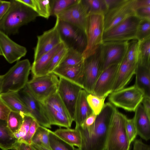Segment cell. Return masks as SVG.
<instances>
[{
  "instance_id": "6da1fadb",
  "label": "cell",
  "mask_w": 150,
  "mask_h": 150,
  "mask_svg": "<svg viewBox=\"0 0 150 150\" xmlns=\"http://www.w3.org/2000/svg\"><path fill=\"white\" fill-rule=\"evenodd\" d=\"M116 109L110 103H107L93 125L84 128L75 127L81 137L79 150H105L109 127Z\"/></svg>"
},
{
  "instance_id": "7a4b0ae2",
  "label": "cell",
  "mask_w": 150,
  "mask_h": 150,
  "mask_svg": "<svg viewBox=\"0 0 150 150\" xmlns=\"http://www.w3.org/2000/svg\"><path fill=\"white\" fill-rule=\"evenodd\" d=\"M10 1L8 9L0 21V31L8 36L17 33L20 27L38 16L36 12L19 0Z\"/></svg>"
},
{
  "instance_id": "3957f363",
  "label": "cell",
  "mask_w": 150,
  "mask_h": 150,
  "mask_svg": "<svg viewBox=\"0 0 150 150\" xmlns=\"http://www.w3.org/2000/svg\"><path fill=\"white\" fill-rule=\"evenodd\" d=\"M127 117L116 109L109 127L105 150H129V143L125 128Z\"/></svg>"
},
{
  "instance_id": "277c9868",
  "label": "cell",
  "mask_w": 150,
  "mask_h": 150,
  "mask_svg": "<svg viewBox=\"0 0 150 150\" xmlns=\"http://www.w3.org/2000/svg\"><path fill=\"white\" fill-rule=\"evenodd\" d=\"M29 60L18 61L3 75L2 93L18 92L26 85L31 69Z\"/></svg>"
},
{
  "instance_id": "5b68a950",
  "label": "cell",
  "mask_w": 150,
  "mask_h": 150,
  "mask_svg": "<svg viewBox=\"0 0 150 150\" xmlns=\"http://www.w3.org/2000/svg\"><path fill=\"white\" fill-rule=\"evenodd\" d=\"M41 102L51 125L71 127L73 121L57 91Z\"/></svg>"
},
{
  "instance_id": "8992f818",
  "label": "cell",
  "mask_w": 150,
  "mask_h": 150,
  "mask_svg": "<svg viewBox=\"0 0 150 150\" xmlns=\"http://www.w3.org/2000/svg\"><path fill=\"white\" fill-rule=\"evenodd\" d=\"M103 71L101 45L84 60L81 82L82 88L88 93H92L95 83Z\"/></svg>"
},
{
  "instance_id": "52a82bcc",
  "label": "cell",
  "mask_w": 150,
  "mask_h": 150,
  "mask_svg": "<svg viewBox=\"0 0 150 150\" xmlns=\"http://www.w3.org/2000/svg\"><path fill=\"white\" fill-rule=\"evenodd\" d=\"M104 32V15L87 16L84 31L87 45L82 54L84 59L93 54L103 43Z\"/></svg>"
},
{
  "instance_id": "ba28073f",
  "label": "cell",
  "mask_w": 150,
  "mask_h": 150,
  "mask_svg": "<svg viewBox=\"0 0 150 150\" xmlns=\"http://www.w3.org/2000/svg\"><path fill=\"white\" fill-rule=\"evenodd\" d=\"M144 96L143 92L134 84L112 92L109 94L110 103L115 107L130 112H134L141 103Z\"/></svg>"
},
{
  "instance_id": "9c48e42d",
  "label": "cell",
  "mask_w": 150,
  "mask_h": 150,
  "mask_svg": "<svg viewBox=\"0 0 150 150\" xmlns=\"http://www.w3.org/2000/svg\"><path fill=\"white\" fill-rule=\"evenodd\" d=\"M141 19L131 16L104 32L103 42L127 41L136 38L137 28Z\"/></svg>"
},
{
  "instance_id": "30bf717a",
  "label": "cell",
  "mask_w": 150,
  "mask_h": 150,
  "mask_svg": "<svg viewBox=\"0 0 150 150\" xmlns=\"http://www.w3.org/2000/svg\"><path fill=\"white\" fill-rule=\"evenodd\" d=\"M59 82L58 77L52 72L33 76L26 86L35 98L42 102L57 91Z\"/></svg>"
},
{
  "instance_id": "8fae6325",
  "label": "cell",
  "mask_w": 150,
  "mask_h": 150,
  "mask_svg": "<svg viewBox=\"0 0 150 150\" xmlns=\"http://www.w3.org/2000/svg\"><path fill=\"white\" fill-rule=\"evenodd\" d=\"M56 17L54 26L37 36V45L34 49V61L64 41L59 30V20L58 17Z\"/></svg>"
},
{
  "instance_id": "7c38bea8",
  "label": "cell",
  "mask_w": 150,
  "mask_h": 150,
  "mask_svg": "<svg viewBox=\"0 0 150 150\" xmlns=\"http://www.w3.org/2000/svg\"><path fill=\"white\" fill-rule=\"evenodd\" d=\"M134 0H122L115 6L108 10L104 15V32L129 17L135 15Z\"/></svg>"
},
{
  "instance_id": "4fadbf2b",
  "label": "cell",
  "mask_w": 150,
  "mask_h": 150,
  "mask_svg": "<svg viewBox=\"0 0 150 150\" xmlns=\"http://www.w3.org/2000/svg\"><path fill=\"white\" fill-rule=\"evenodd\" d=\"M57 91L74 121L76 103L81 90L77 84L62 77H59Z\"/></svg>"
},
{
  "instance_id": "5bb4252c",
  "label": "cell",
  "mask_w": 150,
  "mask_h": 150,
  "mask_svg": "<svg viewBox=\"0 0 150 150\" xmlns=\"http://www.w3.org/2000/svg\"><path fill=\"white\" fill-rule=\"evenodd\" d=\"M17 92L34 120L40 125L51 128V125L46 116L42 103L35 98L26 86Z\"/></svg>"
},
{
  "instance_id": "9a60e30c",
  "label": "cell",
  "mask_w": 150,
  "mask_h": 150,
  "mask_svg": "<svg viewBox=\"0 0 150 150\" xmlns=\"http://www.w3.org/2000/svg\"><path fill=\"white\" fill-rule=\"evenodd\" d=\"M127 41L103 42L101 45L103 70L112 64L121 62L126 52Z\"/></svg>"
},
{
  "instance_id": "2e32d148",
  "label": "cell",
  "mask_w": 150,
  "mask_h": 150,
  "mask_svg": "<svg viewBox=\"0 0 150 150\" xmlns=\"http://www.w3.org/2000/svg\"><path fill=\"white\" fill-rule=\"evenodd\" d=\"M55 16L84 32L87 14L82 0H78Z\"/></svg>"
},
{
  "instance_id": "e0dca14e",
  "label": "cell",
  "mask_w": 150,
  "mask_h": 150,
  "mask_svg": "<svg viewBox=\"0 0 150 150\" xmlns=\"http://www.w3.org/2000/svg\"><path fill=\"white\" fill-rule=\"evenodd\" d=\"M120 63L112 64L102 71L95 83L92 94L103 96L109 95L112 92Z\"/></svg>"
},
{
  "instance_id": "ac0fdd59",
  "label": "cell",
  "mask_w": 150,
  "mask_h": 150,
  "mask_svg": "<svg viewBox=\"0 0 150 150\" xmlns=\"http://www.w3.org/2000/svg\"><path fill=\"white\" fill-rule=\"evenodd\" d=\"M0 50L2 55L10 64L18 61L27 52L25 47L16 43L0 31Z\"/></svg>"
},
{
  "instance_id": "d6986e66",
  "label": "cell",
  "mask_w": 150,
  "mask_h": 150,
  "mask_svg": "<svg viewBox=\"0 0 150 150\" xmlns=\"http://www.w3.org/2000/svg\"><path fill=\"white\" fill-rule=\"evenodd\" d=\"M136 66L129 63L124 57L120 64L112 88V92L124 88L135 74Z\"/></svg>"
},
{
  "instance_id": "ffe728a7",
  "label": "cell",
  "mask_w": 150,
  "mask_h": 150,
  "mask_svg": "<svg viewBox=\"0 0 150 150\" xmlns=\"http://www.w3.org/2000/svg\"><path fill=\"white\" fill-rule=\"evenodd\" d=\"M75 27L68 23L59 20V28L61 36L74 40L83 53L87 45L86 36L83 31L79 29L76 30Z\"/></svg>"
},
{
  "instance_id": "44dd1931",
  "label": "cell",
  "mask_w": 150,
  "mask_h": 150,
  "mask_svg": "<svg viewBox=\"0 0 150 150\" xmlns=\"http://www.w3.org/2000/svg\"><path fill=\"white\" fill-rule=\"evenodd\" d=\"M66 43L64 40L51 50L42 55L38 59L33 61L31 69L33 76L46 75V70L53 57Z\"/></svg>"
},
{
  "instance_id": "7402d4cb",
  "label": "cell",
  "mask_w": 150,
  "mask_h": 150,
  "mask_svg": "<svg viewBox=\"0 0 150 150\" xmlns=\"http://www.w3.org/2000/svg\"><path fill=\"white\" fill-rule=\"evenodd\" d=\"M133 117L137 135L146 141L150 139V118L141 103L137 107Z\"/></svg>"
},
{
  "instance_id": "603a6c76",
  "label": "cell",
  "mask_w": 150,
  "mask_h": 150,
  "mask_svg": "<svg viewBox=\"0 0 150 150\" xmlns=\"http://www.w3.org/2000/svg\"><path fill=\"white\" fill-rule=\"evenodd\" d=\"M88 93L82 89L80 91L75 105L74 121L76 127L80 126L93 113L87 100Z\"/></svg>"
},
{
  "instance_id": "cb8c5ba5",
  "label": "cell",
  "mask_w": 150,
  "mask_h": 150,
  "mask_svg": "<svg viewBox=\"0 0 150 150\" xmlns=\"http://www.w3.org/2000/svg\"><path fill=\"white\" fill-rule=\"evenodd\" d=\"M83 62L75 66L57 67L52 72L58 77L67 79L81 87V82Z\"/></svg>"
},
{
  "instance_id": "d4e9b609",
  "label": "cell",
  "mask_w": 150,
  "mask_h": 150,
  "mask_svg": "<svg viewBox=\"0 0 150 150\" xmlns=\"http://www.w3.org/2000/svg\"><path fill=\"white\" fill-rule=\"evenodd\" d=\"M135 74L134 85L143 92L144 96L150 97V67L137 63Z\"/></svg>"
},
{
  "instance_id": "484cf974",
  "label": "cell",
  "mask_w": 150,
  "mask_h": 150,
  "mask_svg": "<svg viewBox=\"0 0 150 150\" xmlns=\"http://www.w3.org/2000/svg\"><path fill=\"white\" fill-rule=\"evenodd\" d=\"M0 98L11 111L22 113L31 116L17 92L9 91L1 93L0 95Z\"/></svg>"
},
{
  "instance_id": "4316f807",
  "label": "cell",
  "mask_w": 150,
  "mask_h": 150,
  "mask_svg": "<svg viewBox=\"0 0 150 150\" xmlns=\"http://www.w3.org/2000/svg\"><path fill=\"white\" fill-rule=\"evenodd\" d=\"M18 141L8 127L6 121L0 119V148L2 150H14Z\"/></svg>"
},
{
  "instance_id": "83f0119b",
  "label": "cell",
  "mask_w": 150,
  "mask_h": 150,
  "mask_svg": "<svg viewBox=\"0 0 150 150\" xmlns=\"http://www.w3.org/2000/svg\"><path fill=\"white\" fill-rule=\"evenodd\" d=\"M56 135L68 143L79 148L81 144V137L79 131L76 129L59 128L54 132Z\"/></svg>"
},
{
  "instance_id": "f1b7e54d",
  "label": "cell",
  "mask_w": 150,
  "mask_h": 150,
  "mask_svg": "<svg viewBox=\"0 0 150 150\" xmlns=\"http://www.w3.org/2000/svg\"><path fill=\"white\" fill-rule=\"evenodd\" d=\"M82 52L72 47H69L65 56L57 67L73 66L82 63L84 58Z\"/></svg>"
},
{
  "instance_id": "f546056e",
  "label": "cell",
  "mask_w": 150,
  "mask_h": 150,
  "mask_svg": "<svg viewBox=\"0 0 150 150\" xmlns=\"http://www.w3.org/2000/svg\"><path fill=\"white\" fill-rule=\"evenodd\" d=\"M87 16L92 15H104L108 10L105 0H82Z\"/></svg>"
},
{
  "instance_id": "4dcf8cb0",
  "label": "cell",
  "mask_w": 150,
  "mask_h": 150,
  "mask_svg": "<svg viewBox=\"0 0 150 150\" xmlns=\"http://www.w3.org/2000/svg\"><path fill=\"white\" fill-rule=\"evenodd\" d=\"M127 43L124 58L129 63L136 65L138 60L140 41L136 38L127 41Z\"/></svg>"
},
{
  "instance_id": "1f68e13d",
  "label": "cell",
  "mask_w": 150,
  "mask_h": 150,
  "mask_svg": "<svg viewBox=\"0 0 150 150\" xmlns=\"http://www.w3.org/2000/svg\"><path fill=\"white\" fill-rule=\"evenodd\" d=\"M49 144L52 150H79L61 139L49 129Z\"/></svg>"
},
{
  "instance_id": "d6a6232c",
  "label": "cell",
  "mask_w": 150,
  "mask_h": 150,
  "mask_svg": "<svg viewBox=\"0 0 150 150\" xmlns=\"http://www.w3.org/2000/svg\"><path fill=\"white\" fill-rule=\"evenodd\" d=\"M48 134V129L39 125L32 138L31 143L41 145L52 150L49 144Z\"/></svg>"
},
{
  "instance_id": "836d02e7",
  "label": "cell",
  "mask_w": 150,
  "mask_h": 150,
  "mask_svg": "<svg viewBox=\"0 0 150 150\" xmlns=\"http://www.w3.org/2000/svg\"><path fill=\"white\" fill-rule=\"evenodd\" d=\"M150 38L140 42L138 60L139 63L150 67Z\"/></svg>"
},
{
  "instance_id": "e575fe53",
  "label": "cell",
  "mask_w": 150,
  "mask_h": 150,
  "mask_svg": "<svg viewBox=\"0 0 150 150\" xmlns=\"http://www.w3.org/2000/svg\"><path fill=\"white\" fill-rule=\"evenodd\" d=\"M109 95L99 96L92 93L88 94L87 97L88 103L93 112L96 115L100 113L104 107L105 99Z\"/></svg>"
},
{
  "instance_id": "d590c367",
  "label": "cell",
  "mask_w": 150,
  "mask_h": 150,
  "mask_svg": "<svg viewBox=\"0 0 150 150\" xmlns=\"http://www.w3.org/2000/svg\"><path fill=\"white\" fill-rule=\"evenodd\" d=\"M24 114L11 111L6 121L7 126L13 133L18 132L23 121Z\"/></svg>"
},
{
  "instance_id": "8d00e7d4",
  "label": "cell",
  "mask_w": 150,
  "mask_h": 150,
  "mask_svg": "<svg viewBox=\"0 0 150 150\" xmlns=\"http://www.w3.org/2000/svg\"><path fill=\"white\" fill-rule=\"evenodd\" d=\"M150 38V19L140 20L138 25L136 38L142 42Z\"/></svg>"
},
{
  "instance_id": "74e56055",
  "label": "cell",
  "mask_w": 150,
  "mask_h": 150,
  "mask_svg": "<svg viewBox=\"0 0 150 150\" xmlns=\"http://www.w3.org/2000/svg\"><path fill=\"white\" fill-rule=\"evenodd\" d=\"M78 0H51V15H56L76 3Z\"/></svg>"
},
{
  "instance_id": "f35d334b",
  "label": "cell",
  "mask_w": 150,
  "mask_h": 150,
  "mask_svg": "<svg viewBox=\"0 0 150 150\" xmlns=\"http://www.w3.org/2000/svg\"><path fill=\"white\" fill-rule=\"evenodd\" d=\"M34 120L30 115L24 114L23 121L21 128L18 132L13 133L14 136L19 141L24 142Z\"/></svg>"
},
{
  "instance_id": "ab89813d",
  "label": "cell",
  "mask_w": 150,
  "mask_h": 150,
  "mask_svg": "<svg viewBox=\"0 0 150 150\" xmlns=\"http://www.w3.org/2000/svg\"><path fill=\"white\" fill-rule=\"evenodd\" d=\"M69 46L66 44L54 55L46 71V75L52 73L57 67L66 55Z\"/></svg>"
},
{
  "instance_id": "60d3db41",
  "label": "cell",
  "mask_w": 150,
  "mask_h": 150,
  "mask_svg": "<svg viewBox=\"0 0 150 150\" xmlns=\"http://www.w3.org/2000/svg\"><path fill=\"white\" fill-rule=\"evenodd\" d=\"M36 12L38 16L48 19L51 15V0H35Z\"/></svg>"
},
{
  "instance_id": "b9f144b4",
  "label": "cell",
  "mask_w": 150,
  "mask_h": 150,
  "mask_svg": "<svg viewBox=\"0 0 150 150\" xmlns=\"http://www.w3.org/2000/svg\"><path fill=\"white\" fill-rule=\"evenodd\" d=\"M126 132L129 143L133 142L137 135L133 117L127 119L125 124Z\"/></svg>"
},
{
  "instance_id": "7bdbcfd3",
  "label": "cell",
  "mask_w": 150,
  "mask_h": 150,
  "mask_svg": "<svg viewBox=\"0 0 150 150\" xmlns=\"http://www.w3.org/2000/svg\"><path fill=\"white\" fill-rule=\"evenodd\" d=\"M39 125H40L35 120H33L31 123L24 142L29 145L31 144L32 138Z\"/></svg>"
},
{
  "instance_id": "ee69618b",
  "label": "cell",
  "mask_w": 150,
  "mask_h": 150,
  "mask_svg": "<svg viewBox=\"0 0 150 150\" xmlns=\"http://www.w3.org/2000/svg\"><path fill=\"white\" fill-rule=\"evenodd\" d=\"M135 15L141 19H150V6L138 8L135 10Z\"/></svg>"
},
{
  "instance_id": "f6af8a7d",
  "label": "cell",
  "mask_w": 150,
  "mask_h": 150,
  "mask_svg": "<svg viewBox=\"0 0 150 150\" xmlns=\"http://www.w3.org/2000/svg\"><path fill=\"white\" fill-rule=\"evenodd\" d=\"M11 110L0 98V119L7 121Z\"/></svg>"
},
{
  "instance_id": "bcb514c9",
  "label": "cell",
  "mask_w": 150,
  "mask_h": 150,
  "mask_svg": "<svg viewBox=\"0 0 150 150\" xmlns=\"http://www.w3.org/2000/svg\"><path fill=\"white\" fill-rule=\"evenodd\" d=\"M132 150H150L149 145L143 142L141 139H135L133 144Z\"/></svg>"
},
{
  "instance_id": "7dc6e473",
  "label": "cell",
  "mask_w": 150,
  "mask_h": 150,
  "mask_svg": "<svg viewBox=\"0 0 150 150\" xmlns=\"http://www.w3.org/2000/svg\"><path fill=\"white\" fill-rule=\"evenodd\" d=\"M96 116L93 112L85 120L80 126L82 128H84L91 126L94 122Z\"/></svg>"
},
{
  "instance_id": "c3c4849f",
  "label": "cell",
  "mask_w": 150,
  "mask_h": 150,
  "mask_svg": "<svg viewBox=\"0 0 150 150\" xmlns=\"http://www.w3.org/2000/svg\"><path fill=\"white\" fill-rule=\"evenodd\" d=\"M10 5L9 1H2L0 4V21L8 9Z\"/></svg>"
},
{
  "instance_id": "681fc988",
  "label": "cell",
  "mask_w": 150,
  "mask_h": 150,
  "mask_svg": "<svg viewBox=\"0 0 150 150\" xmlns=\"http://www.w3.org/2000/svg\"><path fill=\"white\" fill-rule=\"evenodd\" d=\"M141 103L146 114L150 118V97L144 96Z\"/></svg>"
},
{
  "instance_id": "f907efd6",
  "label": "cell",
  "mask_w": 150,
  "mask_h": 150,
  "mask_svg": "<svg viewBox=\"0 0 150 150\" xmlns=\"http://www.w3.org/2000/svg\"><path fill=\"white\" fill-rule=\"evenodd\" d=\"M150 6V0H134V9L135 10L139 8Z\"/></svg>"
},
{
  "instance_id": "816d5d0a",
  "label": "cell",
  "mask_w": 150,
  "mask_h": 150,
  "mask_svg": "<svg viewBox=\"0 0 150 150\" xmlns=\"http://www.w3.org/2000/svg\"><path fill=\"white\" fill-rule=\"evenodd\" d=\"M29 144L22 141H18L16 144L14 150H30Z\"/></svg>"
},
{
  "instance_id": "f5cc1de1",
  "label": "cell",
  "mask_w": 150,
  "mask_h": 150,
  "mask_svg": "<svg viewBox=\"0 0 150 150\" xmlns=\"http://www.w3.org/2000/svg\"><path fill=\"white\" fill-rule=\"evenodd\" d=\"M19 0L20 2L29 7L36 12V6L35 0Z\"/></svg>"
},
{
  "instance_id": "db71d44e",
  "label": "cell",
  "mask_w": 150,
  "mask_h": 150,
  "mask_svg": "<svg viewBox=\"0 0 150 150\" xmlns=\"http://www.w3.org/2000/svg\"><path fill=\"white\" fill-rule=\"evenodd\" d=\"M108 10L120 4L122 0H105Z\"/></svg>"
},
{
  "instance_id": "11a10c76",
  "label": "cell",
  "mask_w": 150,
  "mask_h": 150,
  "mask_svg": "<svg viewBox=\"0 0 150 150\" xmlns=\"http://www.w3.org/2000/svg\"><path fill=\"white\" fill-rule=\"evenodd\" d=\"M36 150H50L45 147L41 145L32 143L31 144Z\"/></svg>"
},
{
  "instance_id": "9f6ffc18",
  "label": "cell",
  "mask_w": 150,
  "mask_h": 150,
  "mask_svg": "<svg viewBox=\"0 0 150 150\" xmlns=\"http://www.w3.org/2000/svg\"><path fill=\"white\" fill-rule=\"evenodd\" d=\"M3 75H0V95L2 93Z\"/></svg>"
},
{
  "instance_id": "6f0895ef",
  "label": "cell",
  "mask_w": 150,
  "mask_h": 150,
  "mask_svg": "<svg viewBox=\"0 0 150 150\" xmlns=\"http://www.w3.org/2000/svg\"><path fill=\"white\" fill-rule=\"evenodd\" d=\"M29 147L30 150H36L35 148H34L31 145H29Z\"/></svg>"
},
{
  "instance_id": "680465c9",
  "label": "cell",
  "mask_w": 150,
  "mask_h": 150,
  "mask_svg": "<svg viewBox=\"0 0 150 150\" xmlns=\"http://www.w3.org/2000/svg\"><path fill=\"white\" fill-rule=\"evenodd\" d=\"M0 55H2V54H1V52L0 51Z\"/></svg>"
},
{
  "instance_id": "91938a15",
  "label": "cell",
  "mask_w": 150,
  "mask_h": 150,
  "mask_svg": "<svg viewBox=\"0 0 150 150\" xmlns=\"http://www.w3.org/2000/svg\"><path fill=\"white\" fill-rule=\"evenodd\" d=\"M1 1H2V0H1V1H0V4H1Z\"/></svg>"
},
{
  "instance_id": "94428289",
  "label": "cell",
  "mask_w": 150,
  "mask_h": 150,
  "mask_svg": "<svg viewBox=\"0 0 150 150\" xmlns=\"http://www.w3.org/2000/svg\"><path fill=\"white\" fill-rule=\"evenodd\" d=\"M1 0H0V1H1Z\"/></svg>"
}]
</instances>
